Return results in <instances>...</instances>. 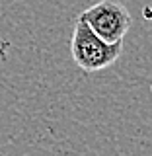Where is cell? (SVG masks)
I'll list each match as a JSON object with an SVG mask.
<instances>
[{
  "label": "cell",
  "instance_id": "1",
  "mask_svg": "<svg viewBox=\"0 0 152 156\" xmlns=\"http://www.w3.org/2000/svg\"><path fill=\"white\" fill-rule=\"evenodd\" d=\"M72 58L82 70L96 72L113 65L123 53V41H104L82 18L76 20L70 41Z\"/></svg>",
  "mask_w": 152,
  "mask_h": 156
},
{
  "label": "cell",
  "instance_id": "2",
  "mask_svg": "<svg viewBox=\"0 0 152 156\" xmlns=\"http://www.w3.org/2000/svg\"><path fill=\"white\" fill-rule=\"evenodd\" d=\"M78 18H82L104 41L109 43L123 41L125 33L133 23L129 10L117 0H101L84 10Z\"/></svg>",
  "mask_w": 152,
  "mask_h": 156
}]
</instances>
